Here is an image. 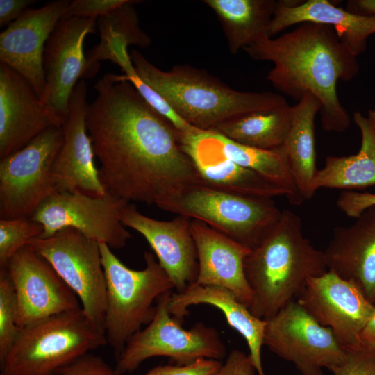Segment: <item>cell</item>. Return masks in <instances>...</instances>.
Instances as JSON below:
<instances>
[{"label":"cell","mask_w":375,"mask_h":375,"mask_svg":"<svg viewBox=\"0 0 375 375\" xmlns=\"http://www.w3.org/2000/svg\"><path fill=\"white\" fill-rule=\"evenodd\" d=\"M293 106L254 111L224 122L215 130L238 143L265 150L280 148L289 133Z\"/></svg>","instance_id":"83f0119b"},{"label":"cell","mask_w":375,"mask_h":375,"mask_svg":"<svg viewBox=\"0 0 375 375\" xmlns=\"http://www.w3.org/2000/svg\"><path fill=\"white\" fill-rule=\"evenodd\" d=\"M222 365L219 360L203 358L187 365H158L144 375H213Z\"/></svg>","instance_id":"d590c367"},{"label":"cell","mask_w":375,"mask_h":375,"mask_svg":"<svg viewBox=\"0 0 375 375\" xmlns=\"http://www.w3.org/2000/svg\"><path fill=\"white\" fill-rule=\"evenodd\" d=\"M244 267L253 293L249 310L265 320L295 301L309 278L328 271L324 251L303 235L300 217L289 210L282 211L274 228L251 249Z\"/></svg>","instance_id":"3957f363"},{"label":"cell","mask_w":375,"mask_h":375,"mask_svg":"<svg viewBox=\"0 0 375 375\" xmlns=\"http://www.w3.org/2000/svg\"><path fill=\"white\" fill-rule=\"evenodd\" d=\"M264 344L303 375H324L323 369L340 364L346 352L333 331L296 301L266 320Z\"/></svg>","instance_id":"8fae6325"},{"label":"cell","mask_w":375,"mask_h":375,"mask_svg":"<svg viewBox=\"0 0 375 375\" xmlns=\"http://www.w3.org/2000/svg\"><path fill=\"white\" fill-rule=\"evenodd\" d=\"M35 2L32 0H0V27L8 26L16 21Z\"/></svg>","instance_id":"ab89813d"},{"label":"cell","mask_w":375,"mask_h":375,"mask_svg":"<svg viewBox=\"0 0 375 375\" xmlns=\"http://www.w3.org/2000/svg\"><path fill=\"white\" fill-rule=\"evenodd\" d=\"M106 344L82 308L38 322L20 332L0 363V375H57L83 355Z\"/></svg>","instance_id":"8992f818"},{"label":"cell","mask_w":375,"mask_h":375,"mask_svg":"<svg viewBox=\"0 0 375 375\" xmlns=\"http://www.w3.org/2000/svg\"><path fill=\"white\" fill-rule=\"evenodd\" d=\"M348 11L360 15H375V0H356L347 2Z\"/></svg>","instance_id":"b9f144b4"},{"label":"cell","mask_w":375,"mask_h":375,"mask_svg":"<svg viewBox=\"0 0 375 375\" xmlns=\"http://www.w3.org/2000/svg\"><path fill=\"white\" fill-rule=\"evenodd\" d=\"M361 347L375 351V304L372 312L360 334Z\"/></svg>","instance_id":"60d3db41"},{"label":"cell","mask_w":375,"mask_h":375,"mask_svg":"<svg viewBox=\"0 0 375 375\" xmlns=\"http://www.w3.org/2000/svg\"><path fill=\"white\" fill-rule=\"evenodd\" d=\"M343 361L331 368L333 375H375V351L362 347L345 350Z\"/></svg>","instance_id":"836d02e7"},{"label":"cell","mask_w":375,"mask_h":375,"mask_svg":"<svg viewBox=\"0 0 375 375\" xmlns=\"http://www.w3.org/2000/svg\"><path fill=\"white\" fill-rule=\"evenodd\" d=\"M127 47L124 40L115 39L99 55L98 60L99 62L111 60L118 65L124 72L123 78L130 82L143 99L166 119L179 135L189 134L199 130L179 117L164 98L140 77L128 53Z\"/></svg>","instance_id":"f546056e"},{"label":"cell","mask_w":375,"mask_h":375,"mask_svg":"<svg viewBox=\"0 0 375 375\" xmlns=\"http://www.w3.org/2000/svg\"><path fill=\"white\" fill-rule=\"evenodd\" d=\"M53 126L62 124L31 84L0 62V159Z\"/></svg>","instance_id":"d6986e66"},{"label":"cell","mask_w":375,"mask_h":375,"mask_svg":"<svg viewBox=\"0 0 375 375\" xmlns=\"http://www.w3.org/2000/svg\"><path fill=\"white\" fill-rule=\"evenodd\" d=\"M303 22L331 26L342 43L356 57L365 51L368 38L375 33V15L353 13L327 0H308L297 3L276 1L269 35L272 38L292 25Z\"/></svg>","instance_id":"603a6c76"},{"label":"cell","mask_w":375,"mask_h":375,"mask_svg":"<svg viewBox=\"0 0 375 375\" xmlns=\"http://www.w3.org/2000/svg\"><path fill=\"white\" fill-rule=\"evenodd\" d=\"M322 105L312 94H306L293 106L292 120L283 145L278 148L285 158L304 199L313 196L311 184L317 170L315 146V119Z\"/></svg>","instance_id":"484cf974"},{"label":"cell","mask_w":375,"mask_h":375,"mask_svg":"<svg viewBox=\"0 0 375 375\" xmlns=\"http://www.w3.org/2000/svg\"><path fill=\"white\" fill-rule=\"evenodd\" d=\"M97 18H62L47 40L43 56L45 105L62 124L72 92L83 80L86 66L84 40L95 33Z\"/></svg>","instance_id":"9a60e30c"},{"label":"cell","mask_w":375,"mask_h":375,"mask_svg":"<svg viewBox=\"0 0 375 375\" xmlns=\"http://www.w3.org/2000/svg\"><path fill=\"white\" fill-rule=\"evenodd\" d=\"M191 231L198 258V274L192 285L226 289L249 308L253 293L244 264L251 249L198 220L192 219Z\"/></svg>","instance_id":"44dd1931"},{"label":"cell","mask_w":375,"mask_h":375,"mask_svg":"<svg viewBox=\"0 0 375 375\" xmlns=\"http://www.w3.org/2000/svg\"><path fill=\"white\" fill-rule=\"evenodd\" d=\"M84 80L76 85L62 125L64 139L51 168L54 192H80L102 197L106 190L94 162V152L85 119L89 103Z\"/></svg>","instance_id":"2e32d148"},{"label":"cell","mask_w":375,"mask_h":375,"mask_svg":"<svg viewBox=\"0 0 375 375\" xmlns=\"http://www.w3.org/2000/svg\"><path fill=\"white\" fill-rule=\"evenodd\" d=\"M336 203L346 215L357 218L366 209L375 206V194L344 191L340 194Z\"/></svg>","instance_id":"74e56055"},{"label":"cell","mask_w":375,"mask_h":375,"mask_svg":"<svg viewBox=\"0 0 375 375\" xmlns=\"http://www.w3.org/2000/svg\"><path fill=\"white\" fill-rule=\"evenodd\" d=\"M140 77L160 94L184 121L201 131H212L239 116L269 110L288 103L281 94L269 91L242 92L190 65L162 70L138 50L130 54Z\"/></svg>","instance_id":"277c9868"},{"label":"cell","mask_w":375,"mask_h":375,"mask_svg":"<svg viewBox=\"0 0 375 375\" xmlns=\"http://www.w3.org/2000/svg\"><path fill=\"white\" fill-rule=\"evenodd\" d=\"M141 2L127 0L107 15L97 19V28L100 33V42L95 46L103 48L115 39H120L128 45L147 48L151 43L150 38L141 30L134 4Z\"/></svg>","instance_id":"4dcf8cb0"},{"label":"cell","mask_w":375,"mask_h":375,"mask_svg":"<svg viewBox=\"0 0 375 375\" xmlns=\"http://www.w3.org/2000/svg\"><path fill=\"white\" fill-rule=\"evenodd\" d=\"M57 0L28 8L0 34V62L22 75L45 104L44 47L70 3Z\"/></svg>","instance_id":"e0dca14e"},{"label":"cell","mask_w":375,"mask_h":375,"mask_svg":"<svg viewBox=\"0 0 375 375\" xmlns=\"http://www.w3.org/2000/svg\"><path fill=\"white\" fill-rule=\"evenodd\" d=\"M166 211L202 222L251 249L270 233L282 215L272 199L240 196L203 184L185 191Z\"/></svg>","instance_id":"ba28073f"},{"label":"cell","mask_w":375,"mask_h":375,"mask_svg":"<svg viewBox=\"0 0 375 375\" xmlns=\"http://www.w3.org/2000/svg\"><path fill=\"white\" fill-rule=\"evenodd\" d=\"M353 119L361 133L359 151L349 156H328L311 184L312 194L322 188L363 189L375 185V126L360 112Z\"/></svg>","instance_id":"d4e9b609"},{"label":"cell","mask_w":375,"mask_h":375,"mask_svg":"<svg viewBox=\"0 0 375 375\" xmlns=\"http://www.w3.org/2000/svg\"><path fill=\"white\" fill-rule=\"evenodd\" d=\"M368 117L372 121L375 126V110H369Z\"/></svg>","instance_id":"7bdbcfd3"},{"label":"cell","mask_w":375,"mask_h":375,"mask_svg":"<svg viewBox=\"0 0 375 375\" xmlns=\"http://www.w3.org/2000/svg\"><path fill=\"white\" fill-rule=\"evenodd\" d=\"M295 301L345 350L361 347L360 334L374 305L352 283L328 270L309 278Z\"/></svg>","instance_id":"5bb4252c"},{"label":"cell","mask_w":375,"mask_h":375,"mask_svg":"<svg viewBox=\"0 0 375 375\" xmlns=\"http://www.w3.org/2000/svg\"><path fill=\"white\" fill-rule=\"evenodd\" d=\"M20 330L17 325L14 288L6 270L0 269V363L15 342Z\"/></svg>","instance_id":"d6a6232c"},{"label":"cell","mask_w":375,"mask_h":375,"mask_svg":"<svg viewBox=\"0 0 375 375\" xmlns=\"http://www.w3.org/2000/svg\"><path fill=\"white\" fill-rule=\"evenodd\" d=\"M55 269L78 298L81 308L105 336L106 279L99 243L67 227L28 244Z\"/></svg>","instance_id":"9c48e42d"},{"label":"cell","mask_w":375,"mask_h":375,"mask_svg":"<svg viewBox=\"0 0 375 375\" xmlns=\"http://www.w3.org/2000/svg\"><path fill=\"white\" fill-rule=\"evenodd\" d=\"M57 375H118L101 357L87 353L62 368Z\"/></svg>","instance_id":"8d00e7d4"},{"label":"cell","mask_w":375,"mask_h":375,"mask_svg":"<svg viewBox=\"0 0 375 375\" xmlns=\"http://www.w3.org/2000/svg\"><path fill=\"white\" fill-rule=\"evenodd\" d=\"M99 247L106 279L105 337L117 358L131 338L152 320L154 301L175 287L154 253L145 251L144 268L135 270L107 244Z\"/></svg>","instance_id":"5b68a950"},{"label":"cell","mask_w":375,"mask_h":375,"mask_svg":"<svg viewBox=\"0 0 375 375\" xmlns=\"http://www.w3.org/2000/svg\"><path fill=\"white\" fill-rule=\"evenodd\" d=\"M243 50L253 60L270 61L267 79L284 94L299 101L306 94L320 102L321 124L326 131L342 132L350 117L337 94L339 80L358 74L357 57L342 43L331 26L303 22L276 38H268Z\"/></svg>","instance_id":"7a4b0ae2"},{"label":"cell","mask_w":375,"mask_h":375,"mask_svg":"<svg viewBox=\"0 0 375 375\" xmlns=\"http://www.w3.org/2000/svg\"><path fill=\"white\" fill-rule=\"evenodd\" d=\"M348 226L337 227L324 251L327 269L354 285L375 304V206Z\"/></svg>","instance_id":"7402d4cb"},{"label":"cell","mask_w":375,"mask_h":375,"mask_svg":"<svg viewBox=\"0 0 375 375\" xmlns=\"http://www.w3.org/2000/svg\"><path fill=\"white\" fill-rule=\"evenodd\" d=\"M94 89L85 123L108 194L166 211L185 191L201 184L177 131L122 75L107 74Z\"/></svg>","instance_id":"6da1fadb"},{"label":"cell","mask_w":375,"mask_h":375,"mask_svg":"<svg viewBox=\"0 0 375 375\" xmlns=\"http://www.w3.org/2000/svg\"><path fill=\"white\" fill-rule=\"evenodd\" d=\"M171 292L160 296L152 320L128 340L117 358L118 375L132 372L146 360L165 356L178 365H187L199 359L220 360L226 347L217 331L199 322L187 330L169 312Z\"/></svg>","instance_id":"52a82bcc"},{"label":"cell","mask_w":375,"mask_h":375,"mask_svg":"<svg viewBox=\"0 0 375 375\" xmlns=\"http://www.w3.org/2000/svg\"><path fill=\"white\" fill-rule=\"evenodd\" d=\"M210 131L219 150L225 157L285 189L288 193L286 198L290 204L299 206L304 201L285 158L279 149L265 150L247 146L217 131Z\"/></svg>","instance_id":"f1b7e54d"},{"label":"cell","mask_w":375,"mask_h":375,"mask_svg":"<svg viewBox=\"0 0 375 375\" xmlns=\"http://www.w3.org/2000/svg\"><path fill=\"white\" fill-rule=\"evenodd\" d=\"M219 21L230 52L270 38L269 26L276 1L274 0H204Z\"/></svg>","instance_id":"4316f807"},{"label":"cell","mask_w":375,"mask_h":375,"mask_svg":"<svg viewBox=\"0 0 375 375\" xmlns=\"http://www.w3.org/2000/svg\"><path fill=\"white\" fill-rule=\"evenodd\" d=\"M256 372L250 356L241 350L233 349L213 375H255Z\"/></svg>","instance_id":"f35d334b"},{"label":"cell","mask_w":375,"mask_h":375,"mask_svg":"<svg viewBox=\"0 0 375 375\" xmlns=\"http://www.w3.org/2000/svg\"><path fill=\"white\" fill-rule=\"evenodd\" d=\"M119 219L147 241L162 267L172 279L176 292L194 284L198 274V258L189 217L178 215L169 221L142 214L135 204L126 203Z\"/></svg>","instance_id":"ac0fdd59"},{"label":"cell","mask_w":375,"mask_h":375,"mask_svg":"<svg viewBox=\"0 0 375 375\" xmlns=\"http://www.w3.org/2000/svg\"><path fill=\"white\" fill-rule=\"evenodd\" d=\"M303 375V374H302Z\"/></svg>","instance_id":"ee69618b"},{"label":"cell","mask_w":375,"mask_h":375,"mask_svg":"<svg viewBox=\"0 0 375 375\" xmlns=\"http://www.w3.org/2000/svg\"><path fill=\"white\" fill-rule=\"evenodd\" d=\"M63 139L62 127L53 126L0 159L1 219L30 218L55 192L51 168Z\"/></svg>","instance_id":"30bf717a"},{"label":"cell","mask_w":375,"mask_h":375,"mask_svg":"<svg viewBox=\"0 0 375 375\" xmlns=\"http://www.w3.org/2000/svg\"><path fill=\"white\" fill-rule=\"evenodd\" d=\"M178 140L182 149L192 161L201 184L247 197H287L286 190L281 186L225 157L219 150L210 131L197 130L179 135Z\"/></svg>","instance_id":"ffe728a7"},{"label":"cell","mask_w":375,"mask_h":375,"mask_svg":"<svg viewBox=\"0 0 375 375\" xmlns=\"http://www.w3.org/2000/svg\"><path fill=\"white\" fill-rule=\"evenodd\" d=\"M4 269L15 292L20 329L81 308L75 293L30 245L15 253Z\"/></svg>","instance_id":"4fadbf2b"},{"label":"cell","mask_w":375,"mask_h":375,"mask_svg":"<svg viewBox=\"0 0 375 375\" xmlns=\"http://www.w3.org/2000/svg\"><path fill=\"white\" fill-rule=\"evenodd\" d=\"M127 0H74L70 2L62 18H98L107 15Z\"/></svg>","instance_id":"e575fe53"},{"label":"cell","mask_w":375,"mask_h":375,"mask_svg":"<svg viewBox=\"0 0 375 375\" xmlns=\"http://www.w3.org/2000/svg\"><path fill=\"white\" fill-rule=\"evenodd\" d=\"M42 233V226L30 218L0 219V269Z\"/></svg>","instance_id":"1f68e13d"},{"label":"cell","mask_w":375,"mask_h":375,"mask_svg":"<svg viewBox=\"0 0 375 375\" xmlns=\"http://www.w3.org/2000/svg\"><path fill=\"white\" fill-rule=\"evenodd\" d=\"M199 304L212 306L222 311L229 326L245 340L258 375H266L261 358L266 320L253 315L229 290L216 286L192 285L183 292L172 293L168 308L182 323L189 308Z\"/></svg>","instance_id":"cb8c5ba5"},{"label":"cell","mask_w":375,"mask_h":375,"mask_svg":"<svg viewBox=\"0 0 375 375\" xmlns=\"http://www.w3.org/2000/svg\"><path fill=\"white\" fill-rule=\"evenodd\" d=\"M126 203L108 193L93 197L80 192H55L39 205L30 219L42 226L40 238L70 227L99 243L119 249L131 238L119 219L120 210Z\"/></svg>","instance_id":"7c38bea8"}]
</instances>
